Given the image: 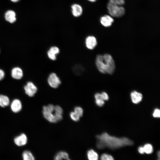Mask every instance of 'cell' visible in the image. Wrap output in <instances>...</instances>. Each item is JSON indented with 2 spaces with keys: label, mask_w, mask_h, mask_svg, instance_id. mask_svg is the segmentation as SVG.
Segmentation results:
<instances>
[{
  "label": "cell",
  "mask_w": 160,
  "mask_h": 160,
  "mask_svg": "<svg viewBox=\"0 0 160 160\" xmlns=\"http://www.w3.org/2000/svg\"><path fill=\"white\" fill-rule=\"evenodd\" d=\"M96 137L98 140L97 146L100 149L106 147L115 149L133 144V142L127 137L118 138L110 135L106 132L97 135Z\"/></svg>",
  "instance_id": "cell-1"
},
{
  "label": "cell",
  "mask_w": 160,
  "mask_h": 160,
  "mask_svg": "<svg viewBox=\"0 0 160 160\" xmlns=\"http://www.w3.org/2000/svg\"><path fill=\"white\" fill-rule=\"evenodd\" d=\"M95 63L98 69L101 73L111 74L115 71V63L110 54L97 55L96 57Z\"/></svg>",
  "instance_id": "cell-2"
},
{
  "label": "cell",
  "mask_w": 160,
  "mask_h": 160,
  "mask_svg": "<svg viewBox=\"0 0 160 160\" xmlns=\"http://www.w3.org/2000/svg\"><path fill=\"white\" fill-rule=\"evenodd\" d=\"M107 9L109 14L112 17L119 18L124 16L125 13L124 8L122 6H119L108 1Z\"/></svg>",
  "instance_id": "cell-3"
},
{
  "label": "cell",
  "mask_w": 160,
  "mask_h": 160,
  "mask_svg": "<svg viewBox=\"0 0 160 160\" xmlns=\"http://www.w3.org/2000/svg\"><path fill=\"white\" fill-rule=\"evenodd\" d=\"M47 81L49 85L54 88H57L61 83L59 78L54 73L49 74L47 79Z\"/></svg>",
  "instance_id": "cell-4"
},
{
  "label": "cell",
  "mask_w": 160,
  "mask_h": 160,
  "mask_svg": "<svg viewBox=\"0 0 160 160\" xmlns=\"http://www.w3.org/2000/svg\"><path fill=\"white\" fill-rule=\"evenodd\" d=\"M24 89L25 94L30 97L33 96L37 91L36 86L31 81L28 82L24 86Z\"/></svg>",
  "instance_id": "cell-5"
},
{
  "label": "cell",
  "mask_w": 160,
  "mask_h": 160,
  "mask_svg": "<svg viewBox=\"0 0 160 160\" xmlns=\"http://www.w3.org/2000/svg\"><path fill=\"white\" fill-rule=\"evenodd\" d=\"M15 143L18 146H21L25 145L28 141V139L26 135L22 133L20 135L15 137L14 140Z\"/></svg>",
  "instance_id": "cell-6"
},
{
  "label": "cell",
  "mask_w": 160,
  "mask_h": 160,
  "mask_svg": "<svg viewBox=\"0 0 160 160\" xmlns=\"http://www.w3.org/2000/svg\"><path fill=\"white\" fill-rule=\"evenodd\" d=\"M114 21V20L112 16L108 15H105L102 16L100 19L101 25L105 27H110Z\"/></svg>",
  "instance_id": "cell-7"
},
{
  "label": "cell",
  "mask_w": 160,
  "mask_h": 160,
  "mask_svg": "<svg viewBox=\"0 0 160 160\" xmlns=\"http://www.w3.org/2000/svg\"><path fill=\"white\" fill-rule=\"evenodd\" d=\"M85 43L87 47L91 50L94 49L97 44L96 38L92 36H88L86 38Z\"/></svg>",
  "instance_id": "cell-8"
},
{
  "label": "cell",
  "mask_w": 160,
  "mask_h": 160,
  "mask_svg": "<svg viewBox=\"0 0 160 160\" xmlns=\"http://www.w3.org/2000/svg\"><path fill=\"white\" fill-rule=\"evenodd\" d=\"M22 107V103L17 99H14L12 102L10 108L12 111L14 113H17L21 110Z\"/></svg>",
  "instance_id": "cell-9"
},
{
  "label": "cell",
  "mask_w": 160,
  "mask_h": 160,
  "mask_svg": "<svg viewBox=\"0 0 160 160\" xmlns=\"http://www.w3.org/2000/svg\"><path fill=\"white\" fill-rule=\"evenodd\" d=\"M4 18L6 21L11 23H13L16 20V14L12 10H8L5 13Z\"/></svg>",
  "instance_id": "cell-10"
},
{
  "label": "cell",
  "mask_w": 160,
  "mask_h": 160,
  "mask_svg": "<svg viewBox=\"0 0 160 160\" xmlns=\"http://www.w3.org/2000/svg\"><path fill=\"white\" fill-rule=\"evenodd\" d=\"M23 72L20 67H17L13 68L11 71V75L12 78L16 79H20L23 77Z\"/></svg>",
  "instance_id": "cell-11"
},
{
  "label": "cell",
  "mask_w": 160,
  "mask_h": 160,
  "mask_svg": "<svg viewBox=\"0 0 160 160\" xmlns=\"http://www.w3.org/2000/svg\"><path fill=\"white\" fill-rule=\"evenodd\" d=\"M71 9L72 14L75 17H79L82 13V8L78 4H72L71 6Z\"/></svg>",
  "instance_id": "cell-12"
},
{
  "label": "cell",
  "mask_w": 160,
  "mask_h": 160,
  "mask_svg": "<svg viewBox=\"0 0 160 160\" xmlns=\"http://www.w3.org/2000/svg\"><path fill=\"white\" fill-rule=\"evenodd\" d=\"M60 52L59 48L56 46L51 47L47 52L48 57L52 60H55L56 59V55Z\"/></svg>",
  "instance_id": "cell-13"
},
{
  "label": "cell",
  "mask_w": 160,
  "mask_h": 160,
  "mask_svg": "<svg viewBox=\"0 0 160 160\" xmlns=\"http://www.w3.org/2000/svg\"><path fill=\"white\" fill-rule=\"evenodd\" d=\"M130 96L132 102L135 104L139 103L143 98L142 94L136 91L132 92L130 94Z\"/></svg>",
  "instance_id": "cell-14"
},
{
  "label": "cell",
  "mask_w": 160,
  "mask_h": 160,
  "mask_svg": "<svg viewBox=\"0 0 160 160\" xmlns=\"http://www.w3.org/2000/svg\"><path fill=\"white\" fill-rule=\"evenodd\" d=\"M42 113L44 117L49 122H57L54 114H53L52 113L43 111Z\"/></svg>",
  "instance_id": "cell-15"
},
{
  "label": "cell",
  "mask_w": 160,
  "mask_h": 160,
  "mask_svg": "<svg viewBox=\"0 0 160 160\" xmlns=\"http://www.w3.org/2000/svg\"><path fill=\"white\" fill-rule=\"evenodd\" d=\"M10 100L7 96L3 95H0V106L4 108L8 106L9 104Z\"/></svg>",
  "instance_id": "cell-16"
},
{
  "label": "cell",
  "mask_w": 160,
  "mask_h": 160,
  "mask_svg": "<svg viewBox=\"0 0 160 160\" xmlns=\"http://www.w3.org/2000/svg\"><path fill=\"white\" fill-rule=\"evenodd\" d=\"M63 159H69L68 155L67 153L64 151H60L54 157V159L56 160H60Z\"/></svg>",
  "instance_id": "cell-17"
},
{
  "label": "cell",
  "mask_w": 160,
  "mask_h": 160,
  "mask_svg": "<svg viewBox=\"0 0 160 160\" xmlns=\"http://www.w3.org/2000/svg\"><path fill=\"white\" fill-rule=\"evenodd\" d=\"M87 157L90 160H97L98 158V154L94 150L90 149L87 152Z\"/></svg>",
  "instance_id": "cell-18"
},
{
  "label": "cell",
  "mask_w": 160,
  "mask_h": 160,
  "mask_svg": "<svg viewBox=\"0 0 160 160\" xmlns=\"http://www.w3.org/2000/svg\"><path fill=\"white\" fill-rule=\"evenodd\" d=\"M22 157L24 160H34V157L32 153L29 151L26 150L23 152Z\"/></svg>",
  "instance_id": "cell-19"
},
{
  "label": "cell",
  "mask_w": 160,
  "mask_h": 160,
  "mask_svg": "<svg viewBox=\"0 0 160 160\" xmlns=\"http://www.w3.org/2000/svg\"><path fill=\"white\" fill-rule=\"evenodd\" d=\"M145 153L148 154L152 153L153 149L152 146L150 144H145L143 147Z\"/></svg>",
  "instance_id": "cell-20"
},
{
  "label": "cell",
  "mask_w": 160,
  "mask_h": 160,
  "mask_svg": "<svg viewBox=\"0 0 160 160\" xmlns=\"http://www.w3.org/2000/svg\"><path fill=\"white\" fill-rule=\"evenodd\" d=\"M54 106L51 104L46 106H44L43 107V111L52 113L54 111Z\"/></svg>",
  "instance_id": "cell-21"
},
{
  "label": "cell",
  "mask_w": 160,
  "mask_h": 160,
  "mask_svg": "<svg viewBox=\"0 0 160 160\" xmlns=\"http://www.w3.org/2000/svg\"><path fill=\"white\" fill-rule=\"evenodd\" d=\"M70 116L71 119L75 121L79 120L80 117L74 112H71L70 113Z\"/></svg>",
  "instance_id": "cell-22"
},
{
  "label": "cell",
  "mask_w": 160,
  "mask_h": 160,
  "mask_svg": "<svg viewBox=\"0 0 160 160\" xmlns=\"http://www.w3.org/2000/svg\"><path fill=\"white\" fill-rule=\"evenodd\" d=\"M100 159L102 160H113L114 159L111 155L106 153L102 154Z\"/></svg>",
  "instance_id": "cell-23"
},
{
  "label": "cell",
  "mask_w": 160,
  "mask_h": 160,
  "mask_svg": "<svg viewBox=\"0 0 160 160\" xmlns=\"http://www.w3.org/2000/svg\"><path fill=\"white\" fill-rule=\"evenodd\" d=\"M74 112L80 117L83 116V111L82 108L80 107L77 106L75 107L74 108Z\"/></svg>",
  "instance_id": "cell-24"
},
{
  "label": "cell",
  "mask_w": 160,
  "mask_h": 160,
  "mask_svg": "<svg viewBox=\"0 0 160 160\" xmlns=\"http://www.w3.org/2000/svg\"><path fill=\"white\" fill-rule=\"evenodd\" d=\"M108 1L119 6H122L125 4L124 0H109Z\"/></svg>",
  "instance_id": "cell-25"
},
{
  "label": "cell",
  "mask_w": 160,
  "mask_h": 160,
  "mask_svg": "<svg viewBox=\"0 0 160 160\" xmlns=\"http://www.w3.org/2000/svg\"><path fill=\"white\" fill-rule=\"evenodd\" d=\"M54 111L55 112V113L62 115L63 110L59 105H57L55 106Z\"/></svg>",
  "instance_id": "cell-26"
},
{
  "label": "cell",
  "mask_w": 160,
  "mask_h": 160,
  "mask_svg": "<svg viewBox=\"0 0 160 160\" xmlns=\"http://www.w3.org/2000/svg\"><path fill=\"white\" fill-rule=\"evenodd\" d=\"M96 104L99 106H103L105 103L104 100L102 99H96L95 101Z\"/></svg>",
  "instance_id": "cell-27"
},
{
  "label": "cell",
  "mask_w": 160,
  "mask_h": 160,
  "mask_svg": "<svg viewBox=\"0 0 160 160\" xmlns=\"http://www.w3.org/2000/svg\"><path fill=\"white\" fill-rule=\"evenodd\" d=\"M153 116L154 117L159 118L160 117V111L158 109H156L153 113Z\"/></svg>",
  "instance_id": "cell-28"
},
{
  "label": "cell",
  "mask_w": 160,
  "mask_h": 160,
  "mask_svg": "<svg viewBox=\"0 0 160 160\" xmlns=\"http://www.w3.org/2000/svg\"><path fill=\"white\" fill-rule=\"evenodd\" d=\"M101 95L102 97L104 100H108L109 97L108 95L106 93L103 92L101 94Z\"/></svg>",
  "instance_id": "cell-29"
},
{
  "label": "cell",
  "mask_w": 160,
  "mask_h": 160,
  "mask_svg": "<svg viewBox=\"0 0 160 160\" xmlns=\"http://www.w3.org/2000/svg\"><path fill=\"white\" fill-rule=\"evenodd\" d=\"M54 116L57 122L63 119L62 115L55 113Z\"/></svg>",
  "instance_id": "cell-30"
},
{
  "label": "cell",
  "mask_w": 160,
  "mask_h": 160,
  "mask_svg": "<svg viewBox=\"0 0 160 160\" xmlns=\"http://www.w3.org/2000/svg\"><path fill=\"white\" fill-rule=\"evenodd\" d=\"M5 73L4 71L0 69V81L3 79L4 78Z\"/></svg>",
  "instance_id": "cell-31"
},
{
  "label": "cell",
  "mask_w": 160,
  "mask_h": 160,
  "mask_svg": "<svg viewBox=\"0 0 160 160\" xmlns=\"http://www.w3.org/2000/svg\"><path fill=\"white\" fill-rule=\"evenodd\" d=\"M138 150L139 152L141 154H143L145 153L143 147L142 146L139 147Z\"/></svg>",
  "instance_id": "cell-32"
},
{
  "label": "cell",
  "mask_w": 160,
  "mask_h": 160,
  "mask_svg": "<svg viewBox=\"0 0 160 160\" xmlns=\"http://www.w3.org/2000/svg\"><path fill=\"white\" fill-rule=\"evenodd\" d=\"M11 1L14 2L16 3L19 1L20 0H10Z\"/></svg>",
  "instance_id": "cell-33"
},
{
  "label": "cell",
  "mask_w": 160,
  "mask_h": 160,
  "mask_svg": "<svg viewBox=\"0 0 160 160\" xmlns=\"http://www.w3.org/2000/svg\"><path fill=\"white\" fill-rule=\"evenodd\" d=\"M88 1L91 2H95L97 0H88Z\"/></svg>",
  "instance_id": "cell-34"
},
{
  "label": "cell",
  "mask_w": 160,
  "mask_h": 160,
  "mask_svg": "<svg viewBox=\"0 0 160 160\" xmlns=\"http://www.w3.org/2000/svg\"><path fill=\"white\" fill-rule=\"evenodd\" d=\"M158 155L159 156V158L160 157V152L159 151L158 153Z\"/></svg>",
  "instance_id": "cell-35"
},
{
  "label": "cell",
  "mask_w": 160,
  "mask_h": 160,
  "mask_svg": "<svg viewBox=\"0 0 160 160\" xmlns=\"http://www.w3.org/2000/svg\"></svg>",
  "instance_id": "cell-36"
}]
</instances>
